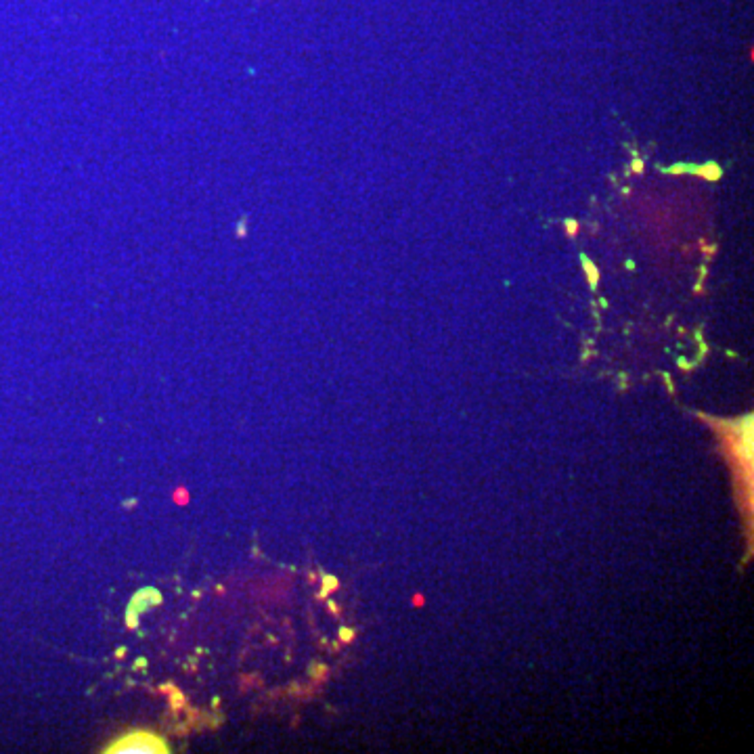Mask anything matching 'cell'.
Listing matches in <instances>:
<instances>
[{"label":"cell","mask_w":754,"mask_h":754,"mask_svg":"<svg viewBox=\"0 0 754 754\" xmlns=\"http://www.w3.org/2000/svg\"><path fill=\"white\" fill-rule=\"evenodd\" d=\"M566 231H568V235L570 237H575L576 235V231H578V223L576 220H566Z\"/></svg>","instance_id":"4"},{"label":"cell","mask_w":754,"mask_h":754,"mask_svg":"<svg viewBox=\"0 0 754 754\" xmlns=\"http://www.w3.org/2000/svg\"><path fill=\"white\" fill-rule=\"evenodd\" d=\"M633 168H635V172L639 174L641 172V168H643V161L641 160H635V164H633Z\"/></svg>","instance_id":"5"},{"label":"cell","mask_w":754,"mask_h":754,"mask_svg":"<svg viewBox=\"0 0 754 754\" xmlns=\"http://www.w3.org/2000/svg\"><path fill=\"white\" fill-rule=\"evenodd\" d=\"M581 260H583L584 271H587V277H589L591 288H595V285H597V279H600V272H597V266H595L593 262H591V260H589L587 256H581Z\"/></svg>","instance_id":"3"},{"label":"cell","mask_w":754,"mask_h":754,"mask_svg":"<svg viewBox=\"0 0 754 754\" xmlns=\"http://www.w3.org/2000/svg\"><path fill=\"white\" fill-rule=\"evenodd\" d=\"M687 170L692 174H698V177L706 179V180H719L723 177V170H721L719 164H714V161H708V164H702V166H687Z\"/></svg>","instance_id":"2"},{"label":"cell","mask_w":754,"mask_h":754,"mask_svg":"<svg viewBox=\"0 0 754 754\" xmlns=\"http://www.w3.org/2000/svg\"><path fill=\"white\" fill-rule=\"evenodd\" d=\"M107 752H168V746L161 738L147 731H133L128 736L115 740Z\"/></svg>","instance_id":"1"}]
</instances>
